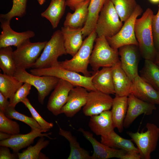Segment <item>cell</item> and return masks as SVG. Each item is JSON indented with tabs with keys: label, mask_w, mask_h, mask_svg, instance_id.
<instances>
[{
	"label": "cell",
	"mask_w": 159,
	"mask_h": 159,
	"mask_svg": "<svg viewBox=\"0 0 159 159\" xmlns=\"http://www.w3.org/2000/svg\"><path fill=\"white\" fill-rule=\"evenodd\" d=\"M111 67L115 95L127 97L130 94L132 80L122 68L120 61Z\"/></svg>",
	"instance_id": "obj_22"
},
{
	"label": "cell",
	"mask_w": 159,
	"mask_h": 159,
	"mask_svg": "<svg viewBox=\"0 0 159 159\" xmlns=\"http://www.w3.org/2000/svg\"><path fill=\"white\" fill-rule=\"evenodd\" d=\"M95 42L89 62L94 72L101 67H112L120 61L118 49L112 47L105 37H97Z\"/></svg>",
	"instance_id": "obj_4"
},
{
	"label": "cell",
	"mask_w": 159,
	"mask_h": 159,
	"mask_svg": "<svg viewBox=\"0 0 159 159\" xmlns=\"http://www.w3.org/2000/svg\"><path fill=\"white\" fill-rule=\"evenodd\" d=\"M94 72L92 82L96 90L110 95L115 94L112 67H102Z\"/></svg>",
	"instance_id": "obj_23"
},
{
	"label": "cell",
	"mask_w": 159,
	"mask_h": 159,
	"mask_svg": "<svg viewBox=\"0 0 159 159\" xmlns=\"http://www.w3.org/2000/svg\"><path fill=\"white\" fill-rule=\"evenodd\" d=\"M13 76L0 74V92L11 102L14 95L23 84Z\"/></svg>",
	"instance_id": "obj_31"
},
{
	"label": "cell",
	"mask_w": 159,
	"mask_h": 159,
	"mask_svg": "<svg viewBox=\"0 0 159 159\" xmlns=\"http://www.w3.org/2000/svg\"><path fill=\"white\" fill-rule=\"evenodd\" d=\"M66 6L65 0H51L41 16L49 21L53 29L56 28L64 14Z\"/></svg>",
	"instance_id": "obj_27"
},
{
	"label": "cell",
	"mask_w": 159,
	"mask_h": 159,
	"mask_svg": "<svg viewBox=\"0 0 159 159\" xmlns=\"http://www.w3.org/2000/svg\"><path fill=\"white\" fill-rule=\"evenodd\" d=\"M78 130L91 144L93 149L92 159H108L117 158L121 159L127 151L121 149L109 147L98 141L92 133L80 128Z\"/></svg>",
	"instance_id": "obj_16"
},
{
	"label": "cell",
	"mask_w": 159,
	"mask_h": 159,
	"mask_svg": "<svg viewBox=\"0 0 159 159\" xmlns=\"http://www.w3.org/2000/svg\"><path fill=\"white\" fill-rule=\"evenodd\" d=\"M158 92L159 93V90H158Z\"/></svg>",
	"instance_id": "obj_49"
},
{
	"label": "cell",
	"mask_w": 159,
	"mask_h": 159,
	"mask_svg": "<svg viewBox=\"0 0 159 159\" xmlns=\"http://www.w3.org/2000/svg\"><path fill=\"white\" fill-rule=\"evenodd\" d=\"M146 131L140 132H129L128 135L137 145L141 159H150L152 152L156 149L159 138V127L148 122Z\"/></svg>",
	"instance_id": "obj_8"
},
{
	"label": "cell",
	"mask_w": 159,
	"mask_h": 159,
	"mask_svg": "<svg viewBox=\"0 0 159 159\" xmlns=\"http://www.w3.org/2000/svg\"><path fill=\"white\" fill-rule=\"evenodd\" d=\"M107 0H90L87 21L82 27L83 36H88L95 29L99 14Z\"/></svg>",
	"instance_id": "obj_26"
},
{
	"label": "cell",
	"mask_w": 159,
	"mask_h": 159,
	"mask_svg": "<svg viewBox=\"0 0 159 159\" xmlns=\"http://www.w3.org/2000/svg\"><path fill=\"white\" fill-rule=\"evenodd\" d=\"M39 3L40 5H42L45 2V0H37Z\"/></svg>",
	"instance_id": "obj_48"
},
{
	"label": "cell",
	"mask_w": 159,
	"mask_h": 159,
	"mask_svg": "<svg viewBox=\"0 0 159 159\" xmlns=\"http://www.w3.org/2000/svg\"><path fill=\"white\" fill-rule=\"evenodd\" d=\"M97 37L95 29L83 41L82 45L72 59L59 62L58 66L67 70L81 73L86 76H91L88 66Z\"/></svg>",
	"instance_id": "obj_2"
},
{
	"label": "cell",
	"mask_w": 159,
	"mask_h": 159,
	"mask_svg": "<svg viewBox=\"0 0 159 159\" xmlns=\"http://www.w3.org/2000/svg\"><path fill=\"white\" fill-rule=\"evenodd\" d=\"M44 137H40L36 144L30 145L21 153H18L19 159H47L49 158L41 152L49 144V141L45 140Z\"/></svg>",
	"instance_id": "obj_32"
},
{
	"label": "cell",
	"mask_w": 159,
	"mask_h": 159,
	"mask_svg": "<svg viewBox=\"0 0 159 159\" xmlns=\"http://www.w3.org/2000/svg\"><path fill=\"white\" fill-rule=\"evenodd\" d=\"M85 88L80 86L74 87L70 91L67 101L60 110V114H64L67 117L74 116L85 105L88 92Z\"/></svg>",
	"instance_id": "obj_17"
},
{
	"label": "cell",
	"mask_w": 159,
	"mask_h": 159,
	"mask_svg": "<svg viewBox=\"0 0 159 159\" xmlns=\"http://www.w3.org/2000/svg\"><path fill=\"white\" fill-rule=\"evenodd\" d=\"M85 0H66L65 3L66 6L69 7L73 10L80 4Z\"/></svg>",
	"instance_id": "obj_44"
},
{
	"label": "cell",
	"mask_w": 159,
	"mask_h": 159,
	"mask_svg": "<svg viewBox=\"0 0 159 159\" xmlns=\"http://www.w3.org/2000/svg\"><path fill=\"white\" fill-rule=\"evenodd\" d=\"M151 3L156 4L159 3V0H149Z\"/></svg>",
	"instance_id": "obj_47"
},
{
	"label": "cell",
	"mask_w": 159,
	"mask_h": 159,
	"mask_svg": "<svg viewBox=\"0 0 159 159\" xmlns=\"http://www.w3.org/2000/svg\"><path fill=\"white\" fill-rule=\"evenodd\" d=\"M120 19L125 22L133 14L138 5L135 0H110Z\"/></svg>",
	"instance_id": "obj_34"
},
{
	"label": "cell",
	"mask_w": 159,
	"mask_h": 159,
	"mask_svg": "<svg viewBox=\"0 0 159 159\" xmlns=\"http://www.w3.org/2000/svg\"><path fill=\"white\" fill-rule=\"evenodd\" d=\"M154 62L159 67V52H157Z\"/></svg>",
	"instance_id": "obj_46"
},
{
	"label": "cell",
	"mask_w": 159,
	"mask_h": 159,
	"mask_svg": "<svg viewBox=\"0 0 159 159\" xmlns=\"http://www.w3.org/2000/svg\"><path fill=\"white\" fill-rule=\"evenodd\" d=\"M75 86L65 80L59 79L49 97L48 110L55 116L60 114L61 109L67 101L70 91Z\"/></svg>",
	"instance_id": "obj_14"
},
{
	"label": "cell",
	"mask_w": 159,
	"mask_h": 159,
	"mask_svg": "<svg viewBox=\"0 0 159 159\" xmlns=\"http://www.w3.org/2000/svg\"><path fill=\"white\" fill-rule=\"evenodd\" d=\"M137 98L144 101L159 105V93L138 75L132 80L130 91Z\"/></svg>",
	"instance_id": "obj_19"
},
{
	"label": "cell",
	"mask_w": 159,
	"mask_h": 159,
	"mask_svg": "<svg viewBox=\"0 0 159 159\" xmlns=\"http://www.w3.org/2000/svg\"><path fill=\"white\" fill-rule=\"evenodd\" d=\"M100 142L111 148L122 149L127 152L132 151L139 153L131 140L124 138L117 134L114 130L108 135L101 136Z\"/></svg>",
	"instance_id": "obj_28"
},
{
	"label": "cell",
	"mask_w": 159,
	"mask_h": 159,
	"mask_svg": "<svg viewBox=\"0 0 159 159\" xmlns=\"http://www.w3.org/2000/svg\"><path fill=\"white\" fill-rule=\"evenodd\" d=\"M21 102L29 110L32 117L41 126L43 132L49 131L53 127V124L48 122L44 119L31 104L27 97L23 100Z\"/></svg>",
	"instance_id": "obj_38"
},
{
	"label": "cell",
	"mask_w": 159,
	"mask_h": 159,
	"mask_svg": "<svg viewBox=\"0 0 159 159\" xmlns=\"http://www.w3.org/2000/svg\"><path fill=\"white\" fill-rule=\"evenodd\" d=\"M3 113L11 119H14L25 123L31 127V130H37L43 132L41 126L32 117H28L19 112L14 107L9 106Z\"/></svg>",
	"instance_id": "obj_35"
},
{
	"label": "cell",
	"mask_w": 159,
	"mask_h": 159,
	"mask_svg": "<svg viewBox=\"0 0 159 159\" xmlns=\"http://www.w3.org/2000/svg\"><path fill=\"white\" fill-rule=\"evenodd\" d=\"M12 135L0 131V140H4L10 138Z\"/></svg>",
	"instance_id": "obj_45"
},
{
	"label": "cell",
	"mask_w": 159,
	"mask_h": 159,
	"mask_svg": "<svg viewBox=\"0 0 159 159\" xmlns=\"http://www.w3.org/2000/svg\"><path fill=\"white\" fill-rule=\"evenodd\" d=\"M128 107L123 123L124 127L127 128L139 115L152 114L156 110L155 105L142 100L130 94L127 96Z\"/></svg>",
	"instance_id": "obj_15"
},
{
	"label": "cell",
	"mask_w": 159,
	"mask_h": 159,
	"mask_svg": "<svg viewBox=\"0 0 159 159\" xmlns=\"http://www.w3.org/2000/svg\"><path fill=\"white\" fill-rule=\"evenodd\" d=\"M42 132L40 130H31L27 134L13 135L7 139L0 141V146L7 147L11 148L14 153H17L22 148L29 146L37 137H46L52 139L49 137L51 133H42Z\"/></svg>",
	"instance_id": "obj_18"
},
{
	"label": "cell",
	"mask_w": 159,
	"mask_h": 159,
	"mask_svg": "<svg viewBox=\"0 0 159 159\" xmlns=\"http://www.w3.org/2000/svg\"><path fill=\"white\" fill-rule=\"evenodd\" d=\"M90 1L85 0L75 8L74 13H68L64 23V26L73 28L82 27L87 18Z\"/></svg>",
	"instance_id": "obj_25"
},
{
	"label": "cell",
	"mask_w": 159,
	"mask_h": 159,
	"mask_svg": "<svg viewBox=\"0 0 159 159\" xmlns=\"http://www.w3.org/2000/svg\"><path fill=\"white\" fill-rule=\"evenodd\" d=\"M59 134L65 138L69 143L70 150L68 159H92V156L89 152L81 147L70 131L64 130L59 127Z\"/></svg>",
	"instance_id": "obj_29"
},
{
	"label": "cell",
	"mask_w": 159,
	"mask_h": 159,
	"mask_svg": "<svg viewBox=\"0 0 159 159\" xmlns=\"http://www.w3.org/2000/svg\"><path fill=\"white\" fill-rule=\"evenodd\" d=\"M30 72L31 74L37 76H51L63 79L75 86L83 87L89 91L96 90L92 82L94 74L91 76H86L58 65L46 68L33 69L30 70Z\"/></svg>",
	"instance_id": "obj_6"
},
{
	"label": "cell",
	"mask_w": 159,
	"mask_h": 159,
	"mask_svg": "<svg viewBox=\"0 0 159 159\" xmlns=\"http://www.w3.org/2000/svg\"><path fill=\"white\" fill-rule=\"evenodd\" d=\"M153 14L152 9L147 8L140 18L136 19L135 31L141 56L145 59L154 62L157 52L154 45L152 26Z\"/></svg>",
	"instance_id": "obj_1"
},
{
	"label": "cell",
	"mask_w": 159,
	"mask_h": 159,
	"mask_svg": "<svg viewBox=\"0 0 159 159\" xmlns=\"http://www.w3.org/2000/svg\"><path fill=\"white\" fill-rule=\"evenodd\" d=\"M123 24L110 0H107L100 11L95 30L97 37H111L117 34Z\"/></svg>",
	"instance_id": "obj_5"
},
{
	"label": "cell",
	"mask_w": 159,
	"mask_h": 159,
	"mask_svg": "<svg viewBox=\"0 0 159 159\" xmlns=\"http://www.w3.org/2000/svg\"><path fill=\"white\" fill-rule=\"evenodd\" d=\"M13 52L11 46L0 48V68L4 74L12 76L16 69Z\"/></svg>",
	"instance_id": "obj_33"
},
{
	"label": "cell",
	"mask_w": 159,
	"mask_h": 159,
	"mask_svg": "<svg viewBox=\"0 0 159 159\" xmlns=\"http://www.w3.org/2000/svg\"><path fill=\"white\" fill-rule=\"evenodd\" d=\"M127 97L115 95L113 98L111 110L115 128L119 132H122L123 123L127 109Z\"/></svg>",
	"instance_id": "obj_24"
},
{
	"label": "cell",
	"mask_w": 159,
	"mask_h": 159,
	"mask_svg": "<svg viewBox=\"0 0 159 159\" xmlns=\"http://www.w3.org/2000/svg\"><path fill=\"white\" fill-rule=\"evenodd\" d=\"M67 54L61 31L57 30L47 41L42 53L32 68L40 69L57 66L58 57Z\"/></svg>",
	"instance_id": "obj_3"
},
{
	"label": "cell",
	"mask_w": 159,
	"mask_h": 159,
	"mask_svg": "<svg viewBox=\"0 0 159 159\" xmlns=\"http://www.w3.org/2000/svg\"><path fill=\"white\" fill-rule=\"evenodd\" d=\"M27 0H13V5L10 10L5 14H1L0 18L10 21L15 16L21 18L26 13Z\"/></svg>",
	"instance_id": "obj_36"
},
{
	"label": "cell",
	"mask_w": 159,
	"mask_h": 159,
	"mask_svg": "<svg viewBox=\"0 0 159 159\" xmlns=\"http://www.w3.org/2000/svg\"><path fill=\"white\" fill-rule=\"evenodd\" d=\"M47 41L32 42L28 39L13 51V57L16 68L26 69L32 68L36 62Z\"/></svg>",
	"instance_id": "obj_9"
},
{
	"label": "cell",
	"mask_w": 159,
	"mask_h": 159,
	"mask_svg": "<svg viewBox=\"0 0 159 159\" xmlns=\"http://www.w3.org/2000/svg\"><path fill=\"white\" fill-rule=\"evenodd\" d=\"M141 157L139 153L135 152H127L121 159H141Z\"/></svg>",
	"instance_id": "obj_43"
},
{
	"label": "cell",
	"mask_w": 159,
	"mask_h": 159,
	"mask_svg": "<svg viewBox=\"0 0 159 159\" xmlns=\"http://www.w3.org/2000/svg\"><path fill=\"white\" fill-rule=\"evenodd\" d=\"M32 85L27 83H24L15 93L9 106L15 107L16 105L27 97L30 92Z\"/></svg>",
	"instance_id": "obj_39"
},
{
	"label": "cell",
	"mask_w": 159,
	"mask_h": 159,
	"mask_svg": "<svg viewBox=\"0 0 159 159\" xmlns=\"http://www.w3.org/2000/svg\"><path fill=\"white\" fill-rule=\"evenodd\" d=\"M10 105V102L8 99L0 92V111L4 112Z\"/></svg>",
	"instance_id": "obj_42"
},
{
	"label": "cell",
	"mask_w": 159,
	"mask_h": 159,
	"mask_svg": "<svg viewBox=\"0 0 159 159\" xmlns=\"http://www.w3.org/2000/svg\"><path fill=\"white\" fill-rule=\"evenodd\" d=\"M113 98L110 95L97 90L88 92L87 100L82 111L87 116L98 115L112 108Z\"/></svg>",
	"instance_id": "obj_11"
},
{
	"label": "cell",
	"mask_w": 159,
	"mask_h": 159,
	"mask_svg": "<svg viewBox=\"0 0 159 159\" xmlns=\"http://www.w3.org/2000/svg\"><path fill=\"white\" fill-rule=\"evenodd\" d=\"M143 12L142 9L138 4L133 14L124 22L119 32L112 37H105L112 47L118 49L120 47L127 45L134 44L138 46L135 34V23L138 16Z\"/></svg>",
	"instance_id": "obj_10"
},
{
	"label": "cell",
	"mask_w": 159,
	"mask_h": 159,
	"mask_svg": "<svg viewBox=\"0 0 159 159\" xmlns=\"http://www.w3.org/2000/svg\"><path fill=\"white\" fill-rule=\"evenodd\" d=\"M88 125L94 133L101 136H107L115 128L110 110L90 117Z\"/></svg>",
	"instance_id": "obj_20"
},
{
	"label": "cell",
	"mask_w": 159,
	"mask_h": 159,
	"mask_svg": "<svg viewBox=\"0 0 159 159\" xmlns=\"http://www.w3.org/2000/svg\"><path fill=\"white\" fill-rule=\"evenodd\" d=\"M152 26L155 47L157 52H159V5L157 14L153 15Z\"/></svg>",
	"instance_id": "obj_40"
},
{
	"label": "cell",
	"mask_w": 159,
	"mask_h": 159,
	"mask_svg": "<svg viewBox=\"0 0 159 159\" xmlns=\"http://www.w3.org/2000/svg\"><path fill=\"white\" fill-rule=\"evenodd\" d=\"M140 76L158 91L159 88V67L153 61L145 59Z\"/></svg>",
	"instance_id": "obj_30"
},
{
	"label": "cell",
	"mask_w": 159,
	"mask_h": 159,
	"mask_svg": "<svg viewBox=\"0 0 159 159\" xmlns=\"http://www.w3.org/2000/svg\"><path fill=\"white\" fill-rule=\"evenodd\" d=\"M1 27L2 29L0 35V48L14 46L16 47L27 39L35 36L34 32L31 30L18 32L11 27L10 21L0 18Z\"/></svg>",
	"instance_id": "obj_13"
},
{
	"label": "cell",
	"mask_w": 159,
	"mask_h": 159,
	"mask_svg": "<svg viewBox=\"0 0 159 159\" xmlns=\"http://www.w3.org/2000/svg\"><path fill=\"white\" fill-rule=\"evenodd\" d=\"M61 30L67 53L73 57L79 50L83 42L82 27L73 28L64 26L61 27Z\"/></svg>",
	"instance_id": "obj_21"
},
{
	"label": "cell",
	"mask_w": 159,
	"mask_h": 159,
	"mask_svg": "<svg viewBox=\"0 0 159 159\" xmlns=\"http://www.w3.org/2000/svg\"><path fill=\"white\" fill-rule=\"evenodd\" d=\"M13 76L21 82L27 83L34 86L38 91V101L42 105L59 79L51 76L33 75L27 72L26 69L18 68H16Z\"/></svg>",
	"instance_id": "obj_7"
},
{
	"label": "cell",
	"mask_w": 159,
	"mask_h": 159,
	"mask_svg": "<svg viewBox=\"0 0 159 159\" xmlns=\"http://www.w3.org/2000/svg\"><path fill=\"white\" fill-rule=\"evenodd\" d=\"M9 147L0 146V159H18L17 153H11Z\"/></svg>",
	"instance_id": "obj_41"
},
{
	"label": "cell",
	"mask_w": 159,
	"mask_h": 159,
	"mask_svg": "<svg viewBox=\"0 0 159 159\" xmlns=\"http://www.w3.org/2000/svg\"><path fill=\"white\" fill-rule=\"evenodd\" d=\"M0 131L11 135L18 134L20 132L19 125L17 122L11 120L0 111Z\"/></svg>",
	"instance_id": "obj_37"
},
{
	"label": "cell",
	"mask_w": 159,
	"mask_h": 159,
	"mask_svg": "<svg viewBox=\"0 0 159 159\" xmlns=\"http://www.w3.org/2000/svg\"><path fill=\"white\" fill-rule=\"evenodd\" d=\"M118 49L121 67L132 80L139 75L138 67L140 52L138 46L134 44L127 45L122 46Z\"/></svg>",
	"instance_id": "obj_12"
}]
</instances>
